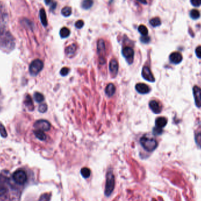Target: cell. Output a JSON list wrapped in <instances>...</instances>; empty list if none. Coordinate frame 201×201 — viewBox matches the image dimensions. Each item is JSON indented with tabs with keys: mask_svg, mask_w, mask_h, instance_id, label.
Listing matches in <instances>:
<instances>
[{
	"mask_svg": "<svg viewBox=\"0 0 201 201\" xmlns=\"http://www.w3.org/2000/svg\"><path fill=\"white\" fill-rule=\"evenodd\" d=\"M195 54L197 58L201 59V46H198L195 50Z\"/></svg>",
	"mask_w": 201,
	"mask_h": 201,
	"instance_id": "obj_36",
	"label": "cell"
},
{
	"mask_svg": "<svg viewBox=\"0 0 201 201\" xmlns=\"http://www.w3.org/2000/svg\"><path fill=\"white\" fill-rule=\"evenodd\" d=\"M43 62L41 60L36 59L31 62L29 67V71L32 75L35 76L43 70Z\"/></svg>",
	"mask_w": 201,
	"mask_h": 201,
	"instance_id": "obj_3",
	"label": "cell"
},
{
	"mask_svg": "<svg viewBox=\"0 0 201 201\" xmlns=\"http://www.w3.org/2000/svg\"><path fill=\"white\" fill-rule=\"evenodd\" d=\"M168 123L167 119L164 117H158L155 120V125L156 127L162 129L164 128Z\"/></svg>",
	"mask_w": 201,
	"mask_h": 201,
	"instance_id": "obj_13",
	"label": "cell"
},
{
	"mask_svg": "<svg viewBox=\"0 0 201 201\" xmlns=\"http://www.w3.org/2000/svg\"><path fill=\"white\" fill-rule=\"evenodd\" d=\"M122 54L129 64H132L134 61V51L131 47H126L122 50Z\"/></svg>",
	"mask_w": 201,
	"mask_h": 201,
	"instance_id": "obj_6",
	"label": "cell"
},
{
	"mask_svg": "<svg viewBox=\"0 0 201 201\" xmlns=\"http://www.w3.org/2000/svg\"><path fill=\"white\" fill-rule=\"evenodd\" d=\"M34 135L40 140H45L47 138V136L44 133V132L41 130H36L35 131H34Z\"/></svg>",
	"mask_w": 201,
	"mask_h": 201,
	"instance_id": "obj_17",
	"label": "cell"
},
{
	"mask_svg": "<svg viewBox=\"0 0 201 201\" xmlns=\"http://www.w3.org/2000/svg\"><path fill=\"white\" fill-rule=\"evenodd\" d=\"M189 16L193 20H197L200 17V14L197 10L193 9L190 11Z\"/></svg>",
	"mask_w": 201,
	"mask_h": 201,
	"instance_id": "obj_18",
	"label": "cell"
},
{
	"mask_svg": "<svg viewBox=\"0 0 201 201\" xmlns=\"http://www.w3.org/2000/svg\"><path fill=\"white\" fill-rule=\"evenodd\" d=\"M26 106L28 107V108H31L32 109V110H34V106H33V102L32 101V99L31 98V97L28 95L27 96V98H26Z\"/></svg>",
	"mask_w": 201,
	"mask_h": 201,
	"instance_id": "obj_28",
	"label": "cell"
},
{
	"mask_svg": "<svg viewBox=\"0 0 201 201\" xmlns=\"http://www.w3.org/2000/svg\"><path fill=\"white\" fill-rule=\"evenodd\" d=\"M115 93V86L113 83H109L108 85L105 89V93L106 95L109 96L111 97L113 96Z\"/></svg>",
	"mask_w": 201,
	"mask_h": 201,
	"instance_id": "obj_15",
	"label": "cell"
},
{
	"mask_svg": "<svg viewBox=\"0 0 201 201\" xmlns=\"http://www.w3.org/2000/svg\"><path fill=\"white\" fill-rule=\"evenodd\" d=\"M61 14L62 16H64V17H69L72 14V9L70 7L67 6L64 7L62 10H61Z\"/></svg>",
	"mask_w": 201,
	"mask_h": 201,
	"instance_id": "obj_22",
	"label": "cell"
},
{
	"mask_svg": "<svg viewBox=\"0 0 201 201\" xmlns=\"http://www.w3.org/2000/svg\"><path fill=\"white\" fill-rule=\"evenodd\" d=\"M0 134H1V135L3 137H6L7 136L6 129L4 127V126L1 124V123H0Z\"/></svg>",
	"mask_w": 201,
	"mask_h": 201,
	"instance_id": "obj_31",
	"label": "cell"
},
{
	"mask_svg": "<svg viewBox=\"0 0 201 201\" xmlns=\"http://www.w3.org/2000/svg\"><path fill=\"white\" fill-rule=\"evenodd\" d=\"M140 143L144 149L149 152H153L158 146V142L155 139L146 136H143L141 138Z\"/></svg>",
	"mask_w": 201,
	"mask_h": 201,
	"instance_id": "obj_1",
	"label": "cell"
},
{
	"mask_svg": "<svg viewBox=\"0 0 201 201\" xmlns=\"http://www.w3.org/2000/svg\"><path fill=\"white\" fill-rule=\"evenodd\" d=\"M60 34L61 38H65L70 35V30L67 27H63L61 29Z\"/></svg>",
	"mask_w": 201,
	"mask_h": 201,
	"instance_id": "obj_19",
	"label": "cell"
},
{
	"mask_svg": "<svg viewBox=\"0 0 201 201\" xmlns=\"http://www.w3.org/2000/svg\"><path fill=\"white\" fill-rule=\"evenodd\" d=\"M34 127L37 130H41L43 132L48 131L51 128V124L47 120H39L34 123Z\"/></svg>",
	"mask_w": 201,
	"mask_h": 201,
	"instance_id": "obj_5",
	"label": "cell"
},
{
	"mask_svg": "<svg viewBox=\"0 0 201 201\" xmlns=\"http://www.w3.org/2000/svg\"><path fill=\"white\" fill-rule=\"evenodd\" d=\"M140 40H141V42L142 43L146 44V43H149L150 40H151V38H150L149 37H148L147 35L146 36H142L141 37V38H140Z\"/></svg>",
	"mask_w": 201,
	"mask_h": 201,
	"instance_id": "obj_33",
	"label": "cell"
},
{
	"mask_svg": "<svg viewBox=\"0 0 201 201\" xmlns=\"http://www.w3.org/2000/svg\"><path fill=\"white\" fill-rule=\"evenodd\" d=\"M115 188V176L112 171H109L106 176V185L105 188V195L109 196L112 193Z\"/></svg>",
	"mask_w": 201,
	"mask_h": 201,
	"instance_id": "obj_2",
	"label": "cell"
},
{
	"mask_svg": "<svg viewBox=\"0 0 201 201\" xmlns=\"http://www.w3.org/2000/svg\"><path fill=\"white\" fill-rule=\"evenodd\" d=\"M152 201H156V200H153Z\"/></svg>",
	"mask_w": 201,
	"mask_h": 201,
	"instance_id": "obj_38",
	"label": "cell"
},
{
	"mask_svg": "<svg viewBox=\"0 0 201 201\" xmlns=\"http://www.w3.org/2000/svg\"><path fill=\"white\" fill-rule=\"evenodd\" d=\"M152 133L155 136L160 135L163 133V130H162V129H160V128H157L155 126V128H153Z\"/></svg>",
	"mask_w": 201,
	"mask_h": 201,
	"instance_id": "obj_30",
	"label": "cell"
},
{
	"mask_svg": "<svg viewBox=\"0 0 201 201\" xmlns=\"http://www.w3.org/2000/svg\"><path fill=\"white\" fill-rule=\"evenodd\" d=\"M195 139L196 145L201 149V132L197 133L195 135Z\"/></svg>",
	"mask_w": 201,
	"mask_h": 201,
	"instance_id": "obj_27",
	"label": "cell"
},
{
	"mask_svg": "<svg viewBox=\"0 0 201 201\" xmlns=\"http://www.w3.org/2000/svg\"><path fill=\"white\" fill-rule=\"evenodd\" d=\"M93 3L94 2L91 1V0H85V1H83L82 2L81 6L85 10H88L92 6Z\"/></svg>",
	"mask_w": 201,
	"mask_h": 201,
	"instance_id": "obj_20",
	"label": "cell"
},
{
	"mask_svg": "<svg viewBox=\"0 0 201 201\" xmlns=\"http://www.w3.org/2000/svg\"><path fill=\"white\" fill-rule=\"evenodd\" d=\"M190 3L194 7H199L201 5V0H191Z\"/></svg>",
	"mask_w": 201,
	"mask_h": 201,
	"instance_id": "obj_35",
	"label": "cell"
},
{
	"mask_svg": "<svg viewBox=\"0 0 201 201\" xmlns=\"http://www.w3.org/2000/svg\"><path fill=\"white\" fill-rule=\"evenodd\" d=\"M34 99L38 103H41L44 100V96L39 92H36L34 94Z\"/></svg>",
	"mask_w": 201,
	"mask_h": 201,
	"instance_id": "obj_24",
	"label": "cell"
},
{
	"mask_svg": "<svg viewBox=\"0 0 201 201\" xmlns=\"http://www.w3.org/2000/svg\"><path fill=\"white\" fill-rule=\"evenodd\" d=\"M51 10H54L57 7V3L56 2H52L51 4Z\"/></svg>",
	"mask_w": 201,
	"mask_h": 201,
	"instance_id": "obj_37",
	"label": "cell"
},
{
	"mask_svg": "<svg viewBox=\"0 0 201 201\" xmlns=\"http://www.w3.org/2000/svg\"><path fill=\"white\" fill-rule=\"evenodd\" d=\"M39 16H40V19H41V21L43 25L44 26L46 27L48 25V21H47V19L46 13L44 8H42L41 10H40Z\"/></svg>",
	"mask_w": 201,
	"mask_h": 201,
	"instance_id": "obj_16",
	"label": "cell"
},
{
	"mask_svg": "<svg viewBox=\"0 0 201 201\" xmlns=\"http://www.w3.org/2000/svg\"><path fill=\"white\" fill-rule=\"evenodd\" d=\"M109 68L111 74L115 76L118 73V64L116 60L113 59L110 61Z\"/></svg>",
	"mask_w": 201,
	"mask_h": 201,
	"instance_id": "obj_12",
	"label": "cell"
},
{
	"mask_svg": "<svg viewBox=\"0 0 201 201\" xmlns=\"http://www.w3.org/2000/svg\"><path fill=\"white\" fill-rule=\"evenodd\" d=\"M142 77L146 80V81L150 82H155V78L153 77L150 68L148 66H144L142 68Z\"/></svg>",
	"mask_w": 201,
	"mask_h": 201,
	"instance_id": "obj_8",
	"label": "cell"
},
{
	"mask_svg": "<svg viewBox=\"0 0 201 201\" xmlns=\"http://www.w3.org/2000/svg\"><path fill=\"white\" fill-rule=\"evenodd\" d=\"M149 107L151 110L155 114H159L162 111V108L160 104L156 100H152L149 102Z\"/></svg>",
	"mask_w": 201,
	"mask_h": 201,
	"instance_id": "obj_11",
	"label": "cell"
},
{
	"mask_svg": "<svg viewBox=\"0 0 201 201\" xmlns=\"http://www.w3.org/2000/svg\"><path fill=\"white\" fill-rule=\"evenodd\" d=\"M14 181L18 184L23 185L27 181V175L25 171L22 170H17L13 175Z\"/></svg>",
	"mask_w": 201,
	"mask_h": 201,
	"instance_id": "obj_4",
	"label": "cell"
},
{
	"mask_svg": "<svg viewBox=\"0 0 201 201\" xmlns=\"http://www.w3.org/2000/svg\"><path fill=\"white\" fill-rule=\"evenodd\" d=\"M76 49H77V47H76V46L75 44H71L70 46H68L65 49V50L66 55L68 57H72L74 55V54L75 53Z\"/></svg>",
	"mask_w": 201,
	"mask_h": 201,
	"instance_id": "obj_14",
	"label": "cell"
},
{
	"mask_svg": "<svg viewBox=\"0 0 201 201\" xmlns=\"http://www.w3.org/2000/svg\"><path fill=\"white\" fill-rule=\"evenodd\" d=\"M138 31L142 35V36H146L148 34V30L144 25H140L138 27Z\"/></svg>",
	"mask_w": 201,
	"mask_h": 201,
	"instance_id": "obj_23",
	"label": "cell"
},
{
	"mask_svg": "<svg viewBox=\"0 0 201 201\" xmlns=\"http://www.w3.org/2000/svg\"><path fill=\"white\" fill-rule=\"evenodd\" d=\"M136 90L140 94H148L150 92V88L148 86L144 83H138L135 86Z\"/></svg>",
	"mask_w": 201,
	"mask_h": 201,
	"instance_id": "obj_10",
	"label": "cell"
},
{
	"mask_svg": "<svg viewBox=\"0 0 201 201\" xmlns=\"http://www.w3.org/2000/svg\"><path fill=\"white\" fill-rule=\"evenodd\" d=\"M84 25V22L83 20H79L77 21L75 23V27L78 28V29H80V28H83Z\"/></svg>",
	"mask_w": 201,
	"mask_h": 201,
	"instance_id": "obj_32",
	"label": "cell"
},
{
	"mask_svg": "<svg viewBox=\"0 0 201 201\" xmlns=\"http://www.w3.org/2000/svg\"><path fill=\"white\" fill-rule=\"evenodd\" d=\"M183 57L182 54L179 52H174L169 56L170 61L175 64H178L182 61Z\"/></svg>",
	"mask_w": 201,
	"mask_h": 201,
	"instance_id": "obj_9",
	"label": "cell"
},
{
	"mask_svg": "<svg viewBox=\"0 0 201 201\" xmlns=\"http://www.w3.org/2000/svg\"><path fill=\"white\" fill-rule=\"evenodd\" d=\"M69 72V69L68 67H63L61 71L60 74L62 76H66Z\"/></svg>",
	"mask_w": 201,
	"mask_h": 201,
	"instance_id": "obj_34",
	"label": "cell"
},
{
	"mask_svg": "<svg viewBox=\"0 0 201 201\" xmlns=\"http://www.w3.org/2000/svg\"><path fill=\"white\" fill-rule=\"evenodd\" d=\"M47 109H48V106L46 103L41 104L39 106V107H38V111L40 113H42L46 112L47 111Z\"/></svg>",
	"mask_w": 201,
	"mask_h": 201,
	"instance_id": "obj_29",
	"label": "cell"
},
{
	"mask_svg": "<svg viewBox=\"0 0 201 201\" xmlns=\"http://www.w3.org/2000/svg\"><path fill=\"white\" fill-rule=\"evenodd\" d=\"M98 52L99 53L100 52H102L103 50L105 49V43L103 39H99L98 42Z\"/></svg>",
	"mask_w": 201,
	"mask_h": 201,
	"instance_id": "obj_26",
	"label": "cell"
},
{
	"mask_svg": "<svg viewBox=\"0 0 201 201\" xmlns=\"http://www.w3.org/2000/svg\"><path fill=\"white\" fill-rule=\"evenodd\" d=\"M149 23H150V24L152 27H158V26L160 25V24H161V21H160L159 18L155 17V18H152L149 21Z\"/></svg>",
	"mask_w": 201,
	"mask_h": 201,
	"instance_id": "obj_21",
	"label": "cell"
},
{
	"mask_svg": "<svg viewBox=\"0 0 201 201\" xmlns=\"http://www.w3.org/2000/svg\"><path fill=\"white\" fill-rule=\"evenodd\" d=\"M193 93L196 106L199 108L201 107V89L195 86L193 87Z\"/></svg>",
	"mask_w": 201,
	"mask_h": 201,
	"instance_id": "obj_7",
	"label": "cell"
},
{
	"mask_svg": "<svg viewBox=\"0 0 201 201\" xmlns=\"http://www.w3.org/2000/svg\"><path fill=\"white\" fill-rule=\"evenodd\" d=\"M81 173L84 178H88L91 175V171L88 168H83L81 170Z\"/></svg>",
	"mask_w": 201,
	"mask_h": 201,
	"instance_id": "obj_25",
	"label": "cell"
}]
</instances>
